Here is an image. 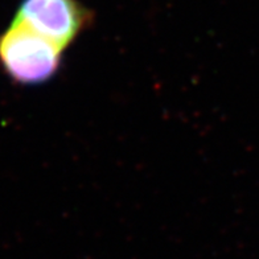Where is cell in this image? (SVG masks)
Listing matches in <instances>:
<instances>
[{"instance_id":"cell-1","label":"cell","mask_w":259,"mask_h":259,"mask_svg":"<svg viewBox=\"0 0 259 259\" xmlns=\"http://www.w3.org/2000/svg\"><path fill=\"white\" fill-rule=\"evenodd\" d=\"M62 49L14 19L0 33V68L17 85H41L57 74Z\"/></svg>"},{"instance_id":"cell-2","label":"cell","mask_w":259,"mask_h":259,"mask_svg":"<svg viewBox=\"0 0 259 259\" xmlns=\"http://www.w3.org/2000/svg\"><path fill=\"white\" fill-rule=\"evenodd\" d=\"M15 19L65 51L89 28L93 16L77 0H23Z\"/></svg>"}]
</instances>
